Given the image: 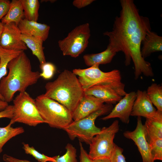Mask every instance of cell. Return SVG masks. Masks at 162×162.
<instances>
[{
	"instance_id": "cell-1",
	"label": "cell",
	"mask_w": 162,
	"mask_h": 162,
	"mask_svg": "<svg viewBox=\"0 0 162 162\" xmlns=\"http://www.w3.org/2000/svg\"><path fill=\"white\" fill-rule=\"evenodd\" d=\"M121 10L115 18L112 31L104 33L109 38L108 45L116 52L122 51L128 66L132 60L134 65V79L143 74L154 76L151 63L141 54L142 42L146 33L151 30L148 18L140 15L133 0H121Z\"/></svg>"
},
{
	"instance_id": "cell-2",
	"label": "cell",
	"mask_w": 162,
	"mask_h": 162,
	"mask_svg": "<svg viewBox=\"0 0 162 162\" xmlns=\"http://www.w3.org/2000/svg\"><path fill=\"white\" fill-rule=\"evenodd\" d=\"M7 75L0 81V94L8 103L13 101L15 93L26 91L40 77L38 71L32 70L30 61L24 51L8 63Z\"/></svg>"
},
{
	"instance_id": "cell-3",
	"label": "cell",
	"mask_w": 162,
	"mask_h": 162,
	"mask_svg": "<svg viewBox=\"0 0 162 162\" xmlns=\"http://www.w3.org/2000/svg\"><path fill=\"white\" fill-rule=\"evenodd\" d=\"M76 76L72 72L65 70L56 79L47 82L45 86L44 95L65 106L72 114L84 94Z\"/></svg>"
},
{
	"instance_id": "cell-4",
	"label": "cell",
	"mask_w": 162,
	"mask_h": 162,
	"mask_svg": "<svg viewBox=\"0 0 162 162\" xmlns=\"http://www.w3.org/2000/svg\"><path fill=\"white\" fill-rule=\"evenodd\" d=\"M99 65L95 64L89 68L75 69L72 72L78 76V80L84 90L94 86L109 87L123 97L127 93L125 90V84L122 82L120 71L114 69L104 72L99 68Z\"/></svg>"
},
{
	"instance_id": "cell-5",
	"label": "cell",
	"mask_w": 162,
	"mask_h": 162,
	"mask_svg": "<svg viewBox=\"0 0 162 162\" xmlns=\"http://www.w3.org/2000/svg\"><path fill=\"white\" fill-rule=\"evenodd\" d=\"M35 101L44 123L50 127L63 129L73 122L71 112L54 100L42 94L38 96Z\"/></svg>"
},
{
	"instance_id": "cell-6",
	"label": "cell",
	"mask_w": 162,
	"mask_h": 162,
	"mask_svg": "<svg viewBox=\"0 0 162 162\" xmlns=\"http://www.w3.org/2000/svg\"><path fill=\"white\" fill-rule=\"evenodd\" d=\"M113 108L112 104H106L102 108L88 116L73 121L63 130L71 140L77 138L80 141L89 145L92 138L101 129L95 125V120L98 117L110 112Z\"/></svg>"
},
{
	"instance_id": "cell-7",
	"label": "cell",
	"mask_w": 162,
	"mask_h": 162,
	"mask_svg": "<svg viewBox=\"0 0 162 162\" xmlns=\"http://www.w3.org/2000/svg\"><path fill=\"white\" fill-rule=\"evenodd\" d=\"M13 114L10 123H21L35 127L44 123L37 106L35 99L26 91L20 92L13 99Z\"/></svg>"
},
{
	"instance_id": "cell-8",
	"label": "cell",
	"mask_w": 162,
	"mask_h": 162,
	"mask_svg": "<svg viewBox=\"0 0 162 162\" xmlns=\"http://www.w3.org/2000/svg\"><path fill=\"white\" fill-rule=\"evenodd\" d=\"M119 130L118 121L116 120L109 127L102 128L100 132L94 137L89 144L88 154L92 160L110 158L116 145L114 139Z\"/></svg>"
},
{
	"instance_id": "cell-9",
	"label": "cell",
	"mask_w": 162,
	"mask_h": 162,
	"mask_svg": "<svg viewBox=\"0 0 162 162\" xmlns=\"http://www.w3.org/2000/svg\"><path fill=\"white\" fill-rule=\"evenodd\" d=\"M91 36L88 23L75 27L62 40L58 45L64 56L76 58L82 53L87 47Z\"/></svg>"
},
{
	"instance_id": "cell-10",
	"label": "cell",
	"mask_w": 162,
	"mask_h": 162,
	"mask_svg": "<svg viewBox=\"0 0 162 162\" xmlns=\"http://www.w3.org/2000/svg\"><path fill=\"white\" fill-rule=\"evenodd\" d=\"M22 34L18 25L14 22L4 24L0 39V46L8 50L24 51L27 47L21 39Z\"/></svg>"
},
{
	"instance_id": "cell-11",
	"label": "cell",
	"mask_w": 162,
	"mask_h": 162,
	"mask_svg": "<svg viewBox=\"0 0 162 162\" xmlns=\"http://www.w3.org/2000/svg\"><path fill=\"white\" fill-rule=\"evenodd\" d=\"M123 135L127 138L132 140L136 145L142 157V162H154L149 143L145 135L141 117H137V125L134 130L124 131Z\"/></svg>"
},
{
	"instance_id": "cell-12",
	"label": "cell",
	"mask_w": 162,
	"mask_h": 162,
	"mask_svg": "<svg viewBox=\"0 0 162 162\" xmlns=\"http://www.w3.org/2000/svg\"><path fill=\"white\" fill-rule=\"evenodd\" d=\"M136 98L135 92L132 91L127 93L118 102L109 114L101 119L106 120L112 118H118L122 122L128 124Z\"/></svg>"
},
{
	"instance_id": "cell-13",
	"label": "cell",
	"mask_w": 162,
	"mask_h": 162,
	"mask_svg": "<svg viewBox=\"0 0 162 162\" xmlns=\"http://www.w3.org/2000/svg\"><path fill=\"white\" fill-rule=\"evenodd\" d=\"M104 102L93 96L84 94L72 113L74 121L84 118L102 108Z\"/></svg>"
},
{
	"instance_id": "cell-14",
	"label": "cell",
	"mask_w": 162,
	"mask_h": 162,
	"mask_svg": "<svg viewBox=\"0 0 162 162\" xmlns=\"http://www.w3.org/2000/svg\"><path fill=\"white\" fill-rule=\"evenodd\" d=\"M130 116L143 117L146 118L154 116L157 110L154 107L146 90H138Z\"/></svg>"
},
{
	"instance_id": "cell-15",
	"label": "cell",
	"mask_w": 162,
	"mask_h": 162,
	"mask_svg": "<svg viewBox=\"0 0 162 162\" xmlns=\"http://www.w3.org/2000/svg\"><path fill=\"white\" fill-rule=\"evenodd\" d=\"M22 34L38 38L44 41L47 38L50 27L46 24L25 19L22 20L18 25Z\"/></svg>"
},
{
	"instance_id": "cell-16",
	"label": "cell",
	"mask_w": 162,
	"mask_h": 162,
	"mask_svg": "<svg viewBox=\"0 0 162 162\" xmlns=\"http://www.w3.org/2000/svg\"><path fill=\"white\" fill-rule=\"evenodd\" d=\"M146 118L143 126L148 142H149L153 140L162 139V112L157 110L154 116Z\"/></svg>"
},
{
	"instance_id": "cell-17",
	"label": "cell",
	"mask_w": 162,
	"mask_h": 162,
	"mask_svg": "<svg viewBox=\"0 0 162 162\" xmlns=\"http://www.w3.org/2000/svg\"><path fill=\"white\" fill-rule=\"evenodd\" d=\"M84 94L93 96L107 104L118 102L122 98L114 90L109 87L94 86L84 91Z\"/></svg>"
},
{
	"instance_id": "cell-18",
	"label": "cell",
	"mask_w": 162,
	"mask_h": 162,
	"mask_svg": "<svg viewBox=\"0 0 162 162\" xmlns=\"http://www.w3.org/2000/svg\"><path fill=\"white\" fill-rule=\"evenodd\" d=\"M142 44L141 53L145 59L153 52L162 51V37L151 30L149 31L142 40Z\"/></svg>"
},
{
	"instance_id": "cell-19",
	"label": "cell",
	"mask_w": 162,
	"mask_h": 162,
	"mask_svg": "<svg viewBox=\"0 0 162 162\" xmlns=\"http://www.w3.org/2000/svg\"><path fill=\"white\" fill-rule=\"evenodd\" d=\"M21 38L27 47L31 50L33 55L38 58L40 68L46 62L43 46L44 41L40 38L22 34Z\"/></svg>"
},
{
	"instance_id": "cell-20",
	"label": "cell",
	"mask_w": 162,
	"mask_h": 162,
	"mask_svg": "<svg viewBox=\"0 0 162 162\" xmlns=\"http://www.w3.org/2000/svg\"><path fill=\"white\" fill-rule=\"evenodd\" d=\"M116 53L108 45L104 51L98 53L85 55L83 58L86 64L90 67L95 64L100 65L110 63Z\"/></svg>"
},
{
	"instance_id": "cell-21",
	"label": "cell",
	"mask_w": 162,
	"mask_h": 162,
	"mask_svg": "<svg viewBox=\"0 0 162 162\" xmlns=\"http://www.w3.org/2000/svg\"><path fill=\"white\" fill-rule=\"evenodd\" d=\"M24 18L21 0H12L7 14L1 20L3 24L14 22L17 25Z\"/></svg>"
},
{
	"instance_id": "cell-22",
	"label": "cell",
	"mask_w": 162,
	"mask_h": 162,
	"mask_svg": "<svg viewBox=\"0 0 162 162\" xmlns=\"http://www.w3.org/2000/svg\"><path fill=\"white\" fill-rule=\"evenodd\" d=\"M23 51L6 50L0 46V81L7 75V66L9 62ZM0 99L4 100L0 94Z\"/></svg>"
},
{
	"instance_id": "cell-23",
	"label": "cell",
	"mask_w": 162,
	"mask_h": 162,
	"mask_svg": "<svg viewBox=\"0 0 162 162\" xmlns=\"http://www.w3.org/2000/svg\"><path fill=\"white\" fill-rule=\"evenodd\" d=\"M24 13V19L37 22L40 3L38 0H21Z\"/></svg>"
},
{
	"instance_id": "cell-24",
	"label": "cell",
	"mask_w": 162,
	"mask_h": 162,
	"mask_svg": "<svg viewBox=\"0 0 162 162\" xmlns=\"http://www.w3.org/2000/svg\"><path fill=\"white\" fill-rule=\"evenodd\" d=\"M12 124H9L4 127H0V154L3 151L2 148L10 140L18 135L23 133L24 130L22 127L14 128Z\"/></svg>"
},
{
	"instance_id": "cell-25",
	"label": "cell",
	"mask_w": 162,
	"mask_h": 162,
	"mask_svg": "<svg viewBox=\"0 0 162 162\" xmlns=\"http://www.w3.org/2000/svg\"><path fill=\"white\" fill-rule=\"evenodd\" d=\"M147 94L153 105L157 110L162 112V86L160 84L152 83L146 91Z\"/></svg>"
},
{
	"instance_id": "cell-26",
	"label": "cell",
	"mask_w": 162,
	"mask_h": 162,
	"mask_svg": "<svg viewBox=\"0 0 162 162\" xmlns=\"http://www.w3.org/2000/svg\"><path fill=\"white\" fill-rule=\"evenodd\" d=\"M23 148L25 153L29 154L35 158L39 162H55L54 157H49L43 154H41L36 150L33 147H30L28 144L23 143Z\"/></svg>"
},
{
	"instance_id": "cell-27",
	"label": "cell",
	"mask_w": 162,
	"mask_h": 162,
	"mask_svg": "<svg viewBox=\"0 0 162 162\" xmlns=\"http://www.w3.org/2000/svg\"><path fill=\"white\" fill-rule=\"evenodd\" d=\"M65 149L66 152L64 155L54 157L55 162H77L76 148L71 144L68 143Z\"/></svg>"
},
{
	"instance_id": "cell-28",
	"label": "cell",
	"mask_w": 162,
	"mask_h": 162,
	"mask_svg": "<svg viewBox=\"0 0 162 162\" xmlns=\"http://www.w3.org/2000/svg\"><path fill=\"white\" fill-rule=\"evenodd\" d=\"M150 152L153 160H162V139L150 140L148 142Z\"/></svg>"
},
{
	"instance_id": "cell-29",
	"label": "cell",
	"mask_w": 162,
	"mask_h": 162,
	"mask_svg": "<svg viewBox=\"0 0 162 162\" xmlns=\"http://www.w3.org/2000/svg\"><path fill=\"white\" fill-rule=\"evenodd\" d=\"M42 70L40 73V77L45 80H49L53 76L56 71V68L53 64L46 62L40 68Z\"/></svg>"
},
{
	"instance_id": "cell-30",
	"label": "cell",
	"mask_w": 162,
	"mask_h": 162,
	"mask_svg": "<svg viewBox=\"0 0 162 162\" xmlns=\"http://www.w3.org/2000/svg\"><path fill=\"white\" fill-rule=\"evenodd\" d=\"M123 149L116 145L113 154L110 159L111 162H126L123 154Z\"/></svg>"
},
{
	"instance_id": "cell-31",
	"label": "cell",
	"mask_w": 162,
	"mask_h": 162,
	"mask_svg": "<svg viewBox=\"0 0 162 162\" xmlns=\"http://www.w3.org/2000/svg\"><path fill=\"white\" fill-rule=\"evenodd\" d=\"M11 1L8 0H0V20L8 13Z\"/></svg>"
},
{
	"instance_id": "cell-32",
	"label": "cell",
	"mask_w": 162,
	"mask_h": 162,
	"mask_svg": "<svg viewBox=\"0 0 162 162\" xmlns=\"http://www.w3.org/2000/svg\"><path fill=\"white\" fill-rule=\"evenodd\" d=\"M80 149V162H92V160L89 157L88 154L84 149L81 142H79Z\"/></svg>"
},
{
	"instance_id": "cell-33",
	"label": "cell",
	"mask_w": 162,
	"mask_h": 162,
	"mask_svg": "<svg viewBox=\"0 0 162 162\" xmlns=\"http://www.w3.org/2000/svg\"><path fill=\"white\" fill-rule=\"evenodd\" d=\"M13 105H8L4 110L0 112V118H7L11 119L13 116Z\"/></svg>"
},
{
	"instance_id": "cell-34",
	"label": "cell",
	"mask_w": 162,
	"mask_h": 162,
	"mask_svg": "<svg viewBox=\"0 0 162 162\" xmlns=\"http://www.w3.org/2000/svg\"><path fill=\"white\" fill-rule=\"evenodd\" d=\"M94 0H75L73 2V5L79 9L86 7L93 2Z\"/></svg>"
},
{
	"instance_id": "cell-35",
	"label": "cell",
	"mask_w": 162,
	"mask_h": 162,
	"mask_svg": "<svg viewBox=\"0 0 162 162\" xmlns=\"http://www.w3.org/2000/svg\"><path fill=\"white\" fill-rule=\"evenodd\" d=\"M3 158L6 162H31L26 160L18 159L6 154L3 155Z\"/></svg>"
},
{
	"instance_id": "cell-36",
	"label": "cell",
	"mask_w": 162,
	"mask_h": 162,
	"mask_svg": "<svg viewBox=\"0 0 162 162\" xmlns=\"http://www.w3.org/2000/svg\"><path fill=\"white\" fill-rule=\"evenodd\" d=\"M8 105V103L0 99V112L4 110Z\"/></svg>"
},
{
	"instance_id": "cell-37",
	"label": "cell",
	"mask_w": 162,
	"mask_h": 162,
	"mask_svg": "<svg viewBox=\"0 0 162 162\" xmlns=\"http://www.w3.org/2000/svg\"><path fill=\"white\" fill-rule=\"evenodd\" d=\"M92 162H111L110 159L101 158L92 160Z\"/></svg>"
},
{
	"instance_id": "cell-38",
	"label": "cell",
	"mask_w": 162,
	"mask_h": 162,
	"mask_svg": "<svg viewBox=\"0 0 162 162\" xmlns=\"http://www.w3.org/2000/svg\"><path fill=\"white\" fill-rule=\"evenodd\" d=\"M4 24L0 21V39L3 30Z\"/></svg>"
}]
</instances>
